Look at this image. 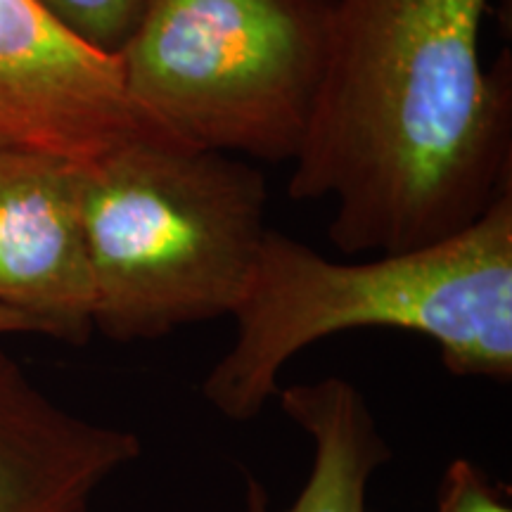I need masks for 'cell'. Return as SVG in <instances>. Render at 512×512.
I'll list each match as a JSON object with an SVG mask.
<instances>
[{"label": "cell", "instance_id": "10", "mask_svg": "<svg viewBox=\"0 0 512 512\" xmlns=\"http://www.w3.org/2000/svg\"><path fill=\"white\" fill-rule=\"evenodd\" d=\"M437 512H512L510 494L494 484L472 460L458 458L446 467Z\"/></svg>", "mask_w": 512, "mask_h": 512}, {"label": "cell", "instance_id": "9", "mask_svg": "<svg viewBox=\"0 0 512 512\" xmlns=\"http://www.w3.org/2000/svg\"><path fill=\"white\" fill-rule=\"evenodd\" d=\"M64 31L88 48L117 57L136 31L147 0H36Z\"/></svg>", "mask_w": 512, "mask_h": 512}, {"label": "cell", "instance_id": "7", "mask_svg": "<svg viewBox=\"0 0 512 512\" xmlns=\"http://www.w3.org/2000/svg\"><path fill=\"white\" fill-rule=\"evenodd\" d=\"M140 451L138 434L62 408L0 351V512H86Z\"/></svg>", "mask_w": 512, "mask_h": 512}, {"label": "cell", "instance_id": "1", "mask_svg": "<svg viewBox=\"0 0 512 512\" xmlns=\"http://www.w3.org/2000/svg\"><path fill=\"white\" fill-rule=\"evenodd\" d=\"M489 0H335L328 64L287 183L335 200L342 254L420 249L512 190L510 60H482Z\"/></svg>", "mask_w": 512, "mask_h": 512}, {"label": "cell", "instance_id": "11", "mask_svg": "<svg viewBox=\"0 0 512 512\" xmlns=\"http://www.w3.org/2000/svg\"><path fill=\"white\" fill-rule=\"evenodd\" d=\"M27 335V332H31V335H38L36 325L31 323L29 318L19 316V313L5 309V306H0V337L3 335Z\"/></svg>", "mask_w": 512, "mask_h": 512}, {"label": "cell", "instance_id": "2", "mask_svg": "<svg viewBox=\"0 0 512 512\" xmlns=\"http://www.w3.org/2000/svg\"><path fill=\"white\" fill-rule=\"evenodd\" d=\"M235 339L202 382L214 411L247 422L278 394L299 351L358 328L427 337L458 377L512 380V190L451 238L408 252L339 264L266 230Z\"/></svg>", "mask_w": 512, "mask_h": 512}, {"label": "cell", "instance_id": "8", "mask_svg": "<svg viewBox=\"0 0 512 512\" xmlns=\"http://www.w3.org/2000/svg\"><path fill=\"white\" fill-rule=\"evenodd\" d=\"M280 406L313 444V463L297 501L283 512H368L370 479L392 460V448L368 401L342 377L278 389ZM242 512H273L266 486L245 479Z\"/></svg>", "mask_w": 512, "mask_h": 512}, {"label": "cell", "instance_id": "12", "mask_svg": "<svg viewBox=\"0 0 512 512\" xmlns=\"http://www.w3.org/2000/svg\"><path fill=\"white\" fill-rule=\"evenodd\" d=\"M86 512H88V510H86Z\"/></svg>", "mask_w": 512, "mask_h": 512}, {"label": "cell", "instance_id": "5", "mask_svg": "<svg viewBox=\"0 0 512 512\" xmlns=\"http://www.w3.org/2000/svg\"><path fill=\"white\" fill-rule=\"evenodd\" d=\"M147 133L114 57L64 31L36 0H0V150L91 164Z\"/></svg>", "mask_w": 512, "mask_h": 512}, {"label": "cell", "instance_id": "3", "mask_svg": "<svg viewBox=\"0 0 512 512\" xmlns=\"http://www.w3.org/2000/svg\"><path fill=\"white\" fill-rule=\"evenodd\" d=\"M93 325L150 342L233 316L266 235V178L245 159L147 133L83 164Z\"/></svg>", "mask_w": 512, "mask_h": 512}, {"label": "cell", "instance_id": "6", "mask_svg": "<svg viewBox=\"0 0 512 512\" xmlns=\"http://www.w3.org/2000/svg\"><path fill=\"white\" fill-rule=\"evenodd\" d=\"M0 306L38 335L83 344L95 287L83 216V164L0 150Z\"/></svg>", "mask_w": 512, "mask_h": 512}, {"label": "cell", "instance_id": "4", "mask_svg": "<svg viewBox=\"0 0 512 512\" xmlns=\"http://www.w3.org/2000/svg\"><path fill=\"white\" fill-rule=\"evenodd\" d=\"M335 0H147L114 57L152 133L292 162L328 64Z\"/></svg>", "mask_w": 512, "mask_h": 512}]
</instances>
